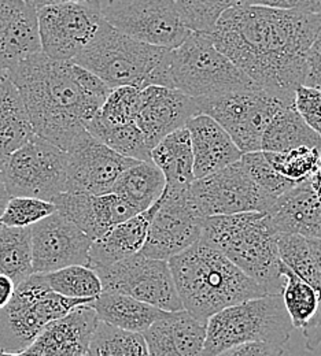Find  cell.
I'll use <instances>...</instances> for the list:
<instances>
[{
	"mask_svg": "<svg viewBox=\"0 0 321 356\" xmlns=\"http://www.w3.org/2000/svg\"><path fill=\"white\" fill-rule=\"evenodd\" d=\"M305 347L308 351H315L321 344V306L309 322L302 327Z\"/></svg>",
	"mask_w": 321,
	"mask_h": 356,
	"instance_id": "obj_46",
	"label": "cell"
},
{
	"mask_svg": "<svg viewBox=\"0 0 321 356\" xmlns=\"http://www.w3.org/2000/svg\"><path fill=\"white\" fill-rule=\"evenodd\" d=\"M32 273L31 227L0 223V274L10 277L17 285Z\"/></svg>",
	"mask_w": 321,
	"mask_h": 356,
	"instance_id": "obj_31",
	"label": "cell"
},
{
	"mask_svg": "<svg viewBox=\"0 0 321 356\" xmlns=\"http://www.w3.org/2000/svg\"><path fill=\"white\" fill-rule=\"evenodd\" d=\"M97 323L99 318L90 303L81 305L47 323L25 350L0 353V356H86Z\"/></svg>",
	"mask_w": 321,
	"mask_h": 356,
	"instance_id": "obj_19",
	"label": "cell"
},
{
	"mask_svg": "<svg viewBox=\"0 0 321 356\" xmlns=\"http://www.w3.org/2000/svg\"><path fill=\"white\" fill-rule=\"evenodd\" d=\"M243 3L321 15V0H243Z\"/></svg>",
	"mask_w": 321,
	"mask_h": 356,
	"instance_id": "obj_45",
	"label": "cell"
},
{
	"mask_svg": "<svg viewBox=\"0 0 321 356\" xmlns=\"http://www.w3.org/2000/svg\"><path fill=\"white\" fill-rule=\"evenodd\" d=\"M267 213L279 233L305 237H318L319 234L321 202L308 179L280 195Z\"/></svg>",
	"mask_w": 321,
	"mask_h": 356,
	"instance_id": "obj_25",
	"label": "cell"
},
{
	"mask_svg": "<svg viewBox=\"0 0 321 356\" xmlns=\"http://www.w3.org/2000/svg\"><path fill=\"white\" fill-rule=\"evenodd\" d=\"M99 321L111 326L143 333L165 312L127 295L102 291L91 303Z\"/></svg>",
	"mask_w": 321,
	"mask_h": 356,
	"instance_id": "obj_27",
	"label": "cell"
},
{
	"mask_svg": "<svg viewBox=\"0 0 321 356\" xmlns=\"http://www.w3.org/2000/svg\"><path fill=\"white\" fill-rule=\"evenodd\" d=\"M52 203L59 214L75 223L92 241L138 214L130 202L113 192L104 195L62 192Z\"/></svg>",
	"mask_w": 321,
	"mask_h": 356,
	"instance_id": "obj_20",
	"label": "cell"
},
{
	"mask_svg": "<svg viewBox=\"0 0 321 356\" xmlns=\"http://www.w3.org/2000/svg\"><path fill=\"white\" fill-rule=\"evenodd\" d=\"M158 206L159 199L147 210L116 225L103 236L93 240L88 254V267L109 266L139 254L144 247L150 225Z\"/></svg>",
	"mask_w": 321,
	"mask_h": 356,
	"instance_id": "obj_24",
	"label": "cell"
},
{
	"mask_svg": "<svg viewBox=\"0 0 321 356\" xmlns=\"http://www.w3.org/2000/svg\"><path fill=\"white\" fill-rule=\"evenodd\" d=\"M103 19L100 0L52 4L38 10L42 52L55 60H73L91 43Z\"/></svg>",
	"mask_w": 321,
	"mask_h": 356,
	"instance_id": "obj_14",
	"label": "cell"
},
{
	"mask_svg": "<svg viewBox=\"0 0 321 356\" xmlns=\"http://www.w3.org/2000/svg\"><path fill=\"white\" fill-rule=\"evenodd\" d=\"M55 211L56 207L52 202L26 196H13L8 199L0 216V223L10 227H31Z\"/></svg>",
	"mask_w": 321,
	"mask_h": 356,
	"instance_id": "obj_40",
	"label": "cell"
},
{
	"mask_svg": "<svg viewBox=\"0 0 321 356\" xmlns=\"http://www.w3.org/2000/svg\"><path fill=\"white\" fill-rule=\"evenodd\" d=\"M198 113L209 115L230 134L243 152L261 151V138L276 113L294 104V97L280 96L257 86L216 97L195 99Z\"/></svg>",
	"mask_w": 321,
	"mask_h": 356,
	"instance_id": "obj_9",
	"label": "cell"
},
{
	"mask_svg": "<svg viewBox=\"0 0 321 356\" xmlns=\"http://www.w3.org/2000/svg\"><path fill=\"white\" fill-rule=\"evenodd\" d=\"M4 73L18 89L35 134L63 151L87 131V124L106 100L80 84L73 60H55L43 52Z\"/></svg>",
	"mask_w": 321,
	"mask_h": 356,
	"instance_id": "obj_2",
	"label": "cell"
},
{
	"mask_svg": "<svg viewBox=\"0 0 321 356\" xmlns=\"http://www.w3.org/2000/svg\"><path fill=\"white\" fill-rule=\"evenodd\" d=\"M302 86L321 90V29L306 52Z\"/></svg>",
	"mask_w": 321,
	"mask_h": 356,
	"instance_id": "obj_43",
	"label": "cell"
},
{
	"mask_svg": "<svg viewBox=\"0 0 321 356\" xmlns=\"http://www.w3.org/2000/svg\"><path fill=\"white\" fill-rule=\"evenodd\" d=\"M284 346L271 343H244L233 346L214 356H281Z\"/></svg>",
	"mask_w": 321,
	"mask_h": 356,
	"instance_id": "obj_44",
	"label": "cell"
},
{
	"mask_svg": "<svg viewBox=\"0 0 321 356\" xmlns=\"http://www.w3.org/2000/svg\"><path fill=\"white\" fill-rule=\"evenodd\" d=\"M239 161L250 178L261 189H264L268 195H271L275 199L284 192H287L288 189H291L292 186H295L297 184H299L280 176L265 158L264 151L243 154Z\"/></svg>",
	"mask_w": 321,
	"mask_h": 356,
	"instance_id": "obj_41",
	"label": "cell"
},
{
	"mask_svg": "<svg viewBox=\"0 0 321 356\" xmlns=\"http://www.w3.org/2000/svg\"><path fill=\"white\" fill-rule=\"evenodd\" d=\"M35 134L24 100L6 76L0 77V172L10 156Z\"/></svg>",
	"mask_w": 321,
	"mask_h": 356,
	"instance_id": "obj_26",
	"label": "cell"
},
{
	"mask_svg": "<svg viewBox=\"0 0 321 356\" xmlns=\"http://www.w3.org/2000/svg\"><path fill=\"white\" fill-rule=\"evenodd\" d=\"M14 291H15V282L10 277L0 274V310L10 303L14 295Z\"/></svg>",
	"mask_w": 321,
	"mask_h": 356,
	"instance_id": "obj_47",
	"label": "cell"
},
{
	"mask_svg": "<svg viewBox=\"0 0 321 356\" xmlns=\"http://www.w3.org/2000/svg\"><path fill=\"white\" fill-rule=\"evenodd\" d=\"M185 26L191 32L209 35L219 18L230 7L243 0H173Z\"/></svg>",
	"mask_w": 321,
	"mask_h": 356,
	"instance_id": "obj_39",
	"label": "cell"
},
{
	"mask_svg": "<svg viewBox=\"0 0 321 356\" xmlns=\"http://www.w3.org/2000/svg\"><path fill=\"white\" fill-rule=\"evenodd\" d=\"M151 162L162 172L166 186H188L195 179L191 137L184 127L165 136L152 149Z\"/></svg>",
	"mask_w": 321,
	"mask_h": 356,
	"instance_id": "obj_29",
	"label": "cell"
},
{
	"mask_svg": "<svg viewBox=\"0 0 321 356\" xmlns=\"http://www.w3.org/2000/svg\"><path fill=\"white\" fill-rule=\"evenodd\" d=\"M294 330L280 295H264L227 307L206 322L203 356L244 343L284 346Z\"/></svg>",
	"mask_w": 321,
	"mask_h": 356,
	"instance_id": "obj_6",
	"label": "cell"
},
{
	"mask_svg": "<svg viewBox=\"0 0 321 356\" xmlns=\"http://www.w3.org/2000/svg\"><path fill=\"white\" fill-rule=\"evenodd\" d=\"M298 147H311L321 151V136L302 120L295 104L284 106L265 128L261 138V151L284 152Z\"/></svg>",
	"mask_w": 321,
	"mask_h": 356,
	"instance_id": "obj_28",
	"label": "cell"
},
{
	"mask_svg": "<svg viewBox=\"0 0 321 356\" xmlns=\"http://www.w3.org/2000/svg\"><path fill=\"white\" fill-rule=\"evenodd\" d=\"M31 241L33 273L88 266L91 238L58 211L31 226Z\"/></svg>",
	"mask_w": 321,
	"mask_h": 356,
	"instance_id": "obj_17",
	"label": "cell"
},
{
	"mask_svg": "<svg viewBox=\"0 0 321 356\" xmlns=\"http://www.w3.org/2000/svg\"><path fill=\"white\" fill-rule=\"evenodd\" d=\"M86 129L121 156L135 161H151V149L136 124L106 127L90 121Z\"/></svg>",
	"mask_w": 321,
	"mask_h": 356,
	"instance_id": "obj_34",
	"label": "cell"
},
{
	"mask_svg": "<svg viewBox=\"0 0 321 356\" xmlns=\"http://www.w3.org/2000/svg\"><path fill=\"white\" fill-rule=\"evenodd\" d=\"M42 52L38 10L24 0H0V70Z\"/></svg>",
	"mask_w": 321,
	"mask_h": 356,
	"instance_id": "obj_21",
	"label": "cell"
},
{
	"mask_svg": "<svg viewBox=\"0 0 321 356\" xmlns=\"http://www.w3.org/2000/svg\"><path fill=\"white\" fill-rule=\"evenodd\" d=\"M165 186L162 172L151 161H136L120 175L111 192L123 196L140 213L162 196Z\"/></svg>",
	"mask_w": 321,
	"mask_h": 356,
	"instance_id": "obj_30",
	"label": "cell"
},
{
	"mask_svg": "<svg viewBox=\"0 0 321 356\" xmlns=\"http://www.w3.org/2000/svg\"><path fill=\"white\" fill-rule=\"evenodd\" d=\"M86 356H148V348L141 333L99 321Z\"/></svg>",
	"mask_w": 321,
	"mask_h": 356,
	"instance_id": "obj_33",
	"label": "cell"
},
{
	"mask_svg": "<svg viewBox=\"0 0 321 356\" xmlns=\"http://www.w3.org/2000/svg\"><path fill=\"white\" fill-rule=\"evenodd\" d=\"M189 186H165L140 251L144 257L169 261L201 238L208 217L201 211Z\"/></svg>",
	"mask_w": 321,
	"mask_h": 356,
	"instance_id": "obj_11",
	"label": "cell"
},
{
	"mask_svg": "<svg viewBox=\"0 0 321 356\" xmlns=\"http://www.w3.org/2000/svg\"><path fill=\"white\" fill-rule=\"evenodd\" d=\"M140 88L118 87L111 89L91 121L106 127L136 124Z\"/></svg>",
	"mask_w": 321,
	"mask_h": 356,
	"instance_id": "obj_36",
	"label": "cell"
},
{
	"mask_svg": "<svg viewBox=\"0 0 321 356\" xmlns=\"http://www.w3.org/2000/svg\"><path fill=\"white\" fill-rule=\"evenodd\" d=\"M100 3L104 21L139 42L176 48L189 33L173 0H100Z\"/></svg>",
	"mask_w": 321,
	"mask_h": 356,
	"instance_id": "obj_13",
	"label": "cell"
},
{
	"mask_svg": "<svg viewBox=\"0 0 321 356\" xmlns=\"http://www.w3.org/2000/svg\"><path fill=\"white\" fill-rule=\"evenodd\" d=\"M43 275L51 291L66 298L93 300L102 293V282L91 267L75 265Z\"/></svg>",
	"mask_w": 321,
	"mask_h": 356,
	"instance_id": "obj_35",
	"label": "cell"
},
{
	"mask_svg": "<svg viewBox=\"0 0 321 356\" xmlns=\"http://www.w3.org/2000/svg\"><path fill=\"white\" fill-rule=\"evenodd\" d=\"M311 238V245L313 251V258H315V270H316V292L320 296L321 306V238L319 237H309Z\"/></svg>",
	"mask_w": 321,
	"mask_h": 356,
	"instance_id": "obj_48",
	"label": "cell"
},
{
	"mask_svg": "<svg viewBox=\"0 0 321 356\" xmlns=\"http://www.w3.org/2000/svg\"><path fill=\"white\" fill-rule=\"evenodd\" d=\"M283 289L281 300L294 329H302L320 307V296L316 289L299 278L283 264Z\"/></svg>",
	"mask_w": 321,
	"mask_h": 356,
	"instance_id": "obj_32",
	"label": "cell"
},
{
	"mask_svg": "<svg viewBox=\"0 0 321 356\" xmlns=\"http://www.w3.org/2000/svg\"><path fill=\"white\" fill-rule=\"evenodd\" d=\"M277 247L281 262L299 278L316 288V270L311 238L301 234L280 233Z\"/></svg>",
	"mask_w": 321,
	"mask_h": 356,
	"instance_id": "obj_38",
	"label": "cell"
},
{
	"mask_svg": "<svg viewBox=\"0 0 321 356\" xmlns=\"http://www.w3.org/2000/svg\"><path fill=\"white\" fill-rule=\"evenodd\" d=\"M141 334L148 356H203L206 323L185 310L165 312Z\"/></svg>",
	"mask_w": 321,
	"mask_h": 356,
	"instance_id": "obj_22",
	"label": "cell"
},
{
	"mask_svg": "<svg viewBox=\"0 0 321 356\" xmlns=\"http://www.w3.org/2000/svg\"><path fill=\"white\" fill-rule=\"evenodd\" d=\"M279 236L267 211H251L208 217L201 237L254 280L267 295H280L284 278Z\"/></svg>",
	"mask_w": 321,
	"mask_h": 356,
	"instance_id": "obj_4",
	"label": "cell"
},
{
	"mask_svg": "<svg viewBox=\"0 0 321 356\" xmlns=\"http://www.w3.org/2000/svg\"><path fill=\"white\" fill-rule=\"evenodd\" d=\"M276 172L294 182L311 177L321 163V151L311 147H298L284 152H264Z\"/></svg>",
	"mask_w": 321,
	"mask_h": 356,
	"instance_id": "obj_37",
	"label": "cell"
},
{
	"mask_svg": "<svg viewBox=\"0 0 321 356\" xmlns=\"http://www.w3.org/2000/svg\"><path fill=\"white\" fill-rule=\"evenodd\" d=\"M185 128L191 137L195 179L210 176L242 158L243 152L230 134L209 115H195Z\"/></svg>",
	"mask_w": 321,
	"mask_h": 356,
	"instance_id": "obj_23",
	"label": "cell"
},
{
	"mask_svg": "<svg viewBox=\"0 0 321 356\" xmlns=\"http://www.w3.org/2000/svg\"><path fill=\"white\" fill-rule=\"evenodd\" d=\"M321 15L240 3L219 18L208 38L257 87L294 97Z\"/></svg>",
	"mask_w": 321,
	"mask_h": 356,
	"instance_id": "obj_1",
	"label": "cell"
},
{
	"mask_svg": "<svg viewBox=\"0 0 321 356\" xmlns=\"http://www.w3.org/2000/svg\"><path fill=\"white\" fill-rule=\"evenodd\" d=\"M3 73H4V72H1V70H0V77H1V74H3Z\"/></svg>",
	"mask_w": 321,
	"mask_h": 356,
	"instance_id": "obj_52",
	"label": "cell"
},
{
	"mask_svg": "<svg viewBox=\"0 0 321 356\" xmlns=\"http://www.w3.org/2000/svg\"><path fill=\"white\" fill-rule=\"evenodd\" d=\"M168 73L171 88L194 99L216 97L256 86L208 35L191 31L182 44L169 51Z\"/></svg>",
	"mask_w": 321,
	"mask_h": 356,
	"instance_id": "obj_7",
	"label": "cell"
},
{
	"mask_svg": "<svg viewBox=\"0 0 321 356\" xmlns=\"http://www.w3.org/2000/svg\"><path fill=\"white\" fill-rule=\"evenodd\" d=\"M24 1H26L35 10H40L46 6H52V4H62V3H72V1H86V0H24Z\"/></svg>",
	"mask_w": 321,
	"mask_h": 356,
	"instance_id": "obj_50",
	"label": "cell"
},
{
	"mask_svg": "<svg viewBox=\"0 0 321 356\" xmlns=\"http://www.w3.org/2000/svg\"><path fill=\"white\" fill-rule=\"evenodd\" d=\"M8 199H10V195H8L7 189H6V185L3 182L1 175H0V216H1V213H3V210L6 207V204H7Z\"/></svg>",
	"mask_w": 321,
	"mask_h": 356,
	"instance_id": "obj_51",
	"label": "cell"
},
{
	"mask_svg": "<svg viewBox=\"0 0 321 356\" xmlns=\"http://www.w3.org/2000/svg\"><path fill=\"white\" fill-rule=\"evenodd\" d=\"M0 175L10 197L52 202L66 191L68 152L33 134L10 156Z\"/></svg>",
	"mask_w": 321,
	"mask_h": 356,
	"instance_id": "obj_10",
	"label": "cell"
},
{
	"mask_svg": "<svg viewBox=\"0 0 321 356\" xmlns=\"http://www.w3.org/2000/svg\"><path fill=\"white\" fill-rule=\"evenodd\" d=\"M172 48L147 44L102 21L95 38L73 62L110 88L161 86L171 88L168 59Z\"/></svg>",
	"mask_w": 321,
	"mask_h": 356,
	"instance_id": "obj_5",
	"label": "cell"
},
{
	"mask_svg": "<svg viewBox=\"0 0 321 356\" xmlns=\"http://www.w3.org/2000/svg\"><path fill=\"white\" fill-rule=\"evenodd\" d=\"M195 115H199L195 99L179 89L161 86L140 89L136 125L150 149Z\"/></svg>",
	"mask_w": 321,
	"mask_h": 356,
	"instance_id": "obj_18",
	"label": "cell"
},
{
	"mask_svg": "<svg viewBox=\"0 0 321 356\" xmlns=\"http://www.w3.org/2000/svg\"><path fill=\"white\" fill-rule=\"evenodd\" d=\"M294 104L302 120L321 136V90L299 86L294 93Z\"/></svg>",
	"mask_w": 321,
	"mask_h": 356,
	"instance_id": "obj_42",
	"label": "cell"
},
{
	"mask_svg": "<svg viewBox=\"0 0 321 356\" xmlns=\"http://www.w3.org/2000/svg\"><path fill=\"white\" fill-rule=\"evenodd\" d=\"M189 188L205 217L268 211L276 200L250 178L240 161L194 179Z\"/></svg>",
	"mask_w": 321,
	"mask_h": 356,
	"instance_id": "obj_15",
	"label": "cell"
},
{
	"mask_svg": "<svg viewBox=\"0 0 321 356\" xmlns=\"http://www.w3.org/2000/svg\"><path fill=\"white\" fill-rule=\"evenodd\" d=\"M66 152L68 179L65 192L110 193L120 175L136 162L121 156L87 131L73 140Z\"/></svg>",
	"mask_w": 321,
	"mask_h": 356,
	"instance_id": "obj_16",
	"label": "cell"
},
{
	"mask_svg": "<svg viewBox=\"0 0 321 356\" xmlns=\"http://www.w3.org/2000/svg\"><path fill=\"white\" fill-rule=\"evenodd\" d=\"M93 270L102 291L131 296L162 312L184 310L168 261L151 259L139 252Z\"/></svg>",
	"mask_w": 321,
	"mask_h": 356,
	"instance_id": "obj_12",
	"label": "cell"
},
{
	"mask_svg": "<svg viewBox=\"0 0 321 356\" xmlns=\"http://www.w3.org/2000/svg\"><path fill=\"white\" fill-rule=\"evenodd\" d=\"M308 182L313 191V193L316 195V197L321 202V163L318 168V170L308 178Z\"/></svg>",
	"mask_w": 321,
	"mask_h": 356,
	"instance_id": "obj_49",
	"label": "cell"
},
{
	"mask_svg": "<svg viewBox=\"0 0 321 356\" xmlns=\"http://www.w3.org/2000/svg\"><path fill=\"white\" fill-rule=\"evenodd\" d=\"M183 309L202 322L265 291L202 237L168 261Z\"/></svg>",
	"mask_w": 321,
	"mask_h": 356,
	"instance_id": "obj_3",
	"label": "cell"
},
{
	"mask_svg": "<svg viewBox=\"0 0 321 356\" xmlns=\"http://www.w3.org/2000/svg\"><path fill=\"white\" fill-rule=\"evenodd\" d=\"M281 356H288V355H287V354H285V351H284V354H283V355H281Z\"/></svg>",
	"mask_w": 321,
	"mask_h": 356,
	"instance_id": "obj_53",
	"label": "cell"
},
{
	"mask_svg": "<svg viewBox=\"0 0 321 356\" xmlns=\"http://www.w3.org/2000/svg\"><path fill=\"white\" fill-rule=\"evenodd\" d=\"M91 302L62 296L49 289L43 274L32 273L15 285L10 303L0 310V353L25 350L47 323Z\"/></svg>",
	"mask_w": 321,
	"mask_h": 356,
	"instance_id": "obj_8",
	"label": "cell"
}]
</instances>
